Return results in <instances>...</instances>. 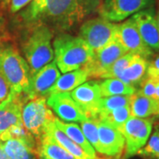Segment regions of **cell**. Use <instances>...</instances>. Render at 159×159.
<instances>
[{"label":"cell","mask_w":159,"mask_h":159,"mask_svg":"<svg viewBox=\"0 0 159 159\" xmlns=\"http://www.w3.org/2000/svg\"><path fill=\"white\" fill-rule=\"evenodd\" d=\"M148 66V59L136 55L133 61L120 74L118 79L136 88V86L139 85L142 80L145 78Z\"/></svg>","instance_id":"cell-22"},{"label":"cell","mask_w":159,"mask_h":159,"mask_svg":"<svg viewBox=\"0 0 159 159\" xmlns=\"http://www.w3.org/2000/svg\"><path fill=\"white\" fill-rule=\"evenodd\" d=\"M54 113L47 105L46 97L27 99L22 106L21 119L24 127L36 139H39L54 121Z\"/></svg>","instance_id":"cell-5"},{"label":"cell","mask_w":159,"mask_h":159,"mask_svg":"<svg viewBox=\"0 0 159 159\" xmlns=\"http://www.w3.org/2000/svg\"><path fill=\"white\" fill-rule=\"evenodd\" d=\"M70 94L89 119H97L98 103L102 98L98 80L86 81Z\"/></svg>","instance_id":"cell-15"},{"label":"cell","mask_w":159,"mask_h":159,"mask_svg":"<svg viewBox=\"0 0 159 159\" xmlns=\"http://www.w3.org/2000/svg\"><path fill=\"white\" fill-rule=\"evenodd\" d=\"M0 147L11 159H37L38 157L35 142L10 138L0 142Z\"/></svg>","instance_id":"cell-17"},{"label":"cell","mask_w":159,"mask_h":159,"mask_svg":"<svg viewBox=\"0 0 159 159\" xmlns=\"http://www.w3.org/2000/svg\"><path fill=\"white\" fill-rule=\"evenodd\" d=\"M156 100H157L159 102V80H157V87H156V93H155V97H154Z\"/></svg>","instance_id":"cell-34"},{"label":"cell","mask_w":159,"mask_h":159,"mask_svg":"<svg viewBox=\"0 0 159 159\" xmlns=\"http://www.w3.org/2000/svg\"><path fill=\"white\" fill-rule=\"evenodd\" d=\"M104 159H113V157H107V158H104Z\"/></svg>","instance_id":"cell-39"},{"label":"cell","mask_w":159,"mask_h":159,"mask_svg":"<svg viewBox=\"0 0 159 159\" xmlns=\"http://www.w3.org/2000/svg\"><path fill=\"white\" fill-rule=\"evenodd\" d=\"M45 133L49 134L57 143H59L63 148L66 149L76 159H93L79 145H77L75 142H73L63 131L57 128L54 125V121L49 125Z\"/></svg>","instance_id":"cell-23"},{"label":"cell","mask_w":159,"mask_h":159,"mask_svg":"<svg viewBox=\"0 0 159 159\" xmlns=\"http://www.w3.org/2000/svg\"><path fill=\"white\" fill-rule=\"evenodd\" d=\"M157 82V80L146 75L145 78L142 80L141 83L139 84L140 88H139V89L136 90V93L142 95L144 97L154 98L155 93H156Z\"/></svg>","instance_id":"cell-30"},{"label":"cell","mask_w":159,"mask_h":159,"mask_svg":"<svg viewBox=\"0 0 159 159\" xmlns=\"http://www.w3.org/2000/svg\"><path fill=\"white\" fill-rule=\"evenodd\" d=\"M80 128L88 142L90 143V145L96 150V152L99 153L100 145L97 119H87L84 121L80 122Z\"/></svg>","instance_id":"cell-28"},{"label":"cell","mask_w":159,"mask_h":159,"mask_svg":"<svg viewBox=\"0 0 159 159\" xmlns=\"http://www.w3.org/2000/svg\"><path fill=\"white\" fill-rule=\"evenodd\" d=\"M38 140L37 156L39 159H76L49 134H43Z\"/></svg>","instance_id":"cell-20"},{"label":"cell","mask_w":159,"mask_h":159,"mask_svg":"<svg viewBox=\"0 0 159 159\" xmlns=\"http://www.w3.org/2000/svg\"><path fill=\"white\" fill-rule=\"evenodd\" d=\"M47 105L64 122H82L87 119L86 113L74 101L70 92H59L48 96Z\"/></svg>","instance_id":"cell-10"},{"label":"cell","mask_w":159,"mask_h":159,"mask_svg":"<svg viewBox=\"0 0 159 159\" xmlns=\"http://www.w3.org/2000/svg\"><path fill=\"white\" fill-rule=\"evenodd\" d=\"M151 4V0H105L99 8L100 16L111 22H121L142 11Z\"/></svg>","instance_id":"cell-8"},{"label":"cell","mask_w":159,"mask_h":159,"mask_svg":"<svg viewBox=\"0 0 159 159\" xmlns=\"http://www.w3.org/2000/svg\"><path fill=\"white\" fill-rule=\"evenodd\" d=\"M136 55L127 52L124 56L119 57V59L112 64V66L102 74L101 79L106 78H119L120 74L126 68V66L130 64Z\"/></svg>","instance_id":"cell-29"},{"label":"cell","mask_w":159,"mask_h":159,"mask_svg":"<svg viewBox=\"0 0 159 159\" xmlns=\"http://www.w3.org/2000/svg\"><path fill=\"white\" fill-rule=\"evenodd\" d=\"M113 159H125L124 157H122V156L121 157H113Z\"/></svg>","instance_id":"cell-38"},{"label":"cell","mask_w":159,"mask_h":159,"mask_svg":"<svg viewBox=\"0 0 159 159\" xmlns=\"http://www.w3.org/2000/svg\"><path fill=\"white\" fill-rule=\"evenodd\" d=\"M90 78L88 70L84 67L74 70L60 75L55 84L49 90L48 96L59 92H70L81 85Z\"/></svg>","instance_id":"cell-18"},{"label":"cell","mask_w":159,"mask_h":159,"mask_svg":"<svg viewBox=\"0 0 159 159\" xmlns=\"http://www.w3.org/2000/svg\"><path fill=\"white\" fill-rule=\"evenodd\" d=\"M32 1L33 0H10V10L12 13H15Z\"/></svg>","instance_id":"cell-32"},{"label":"cell","mask_w":159,"mask_h":159,"mask_svg":"<svg viewBox=\"0 0 159 159\" xmlns=\"http://www.w3.org/2000/svg\"><path fill=\"white\" fill-rule=\"evenodd\" d=\"M100 154L107 157H121L125 149V139L122 133L107 121L97 119Z\"/></svg>","instance_id":"cell-14"},{"label":"cell","mask_w":159,"mask_h":159,"mask_svg":"<svg viewBox=\"0 0 159 159\" xmlns=\"http://www.w3.org/2000/svg\"><path fill=\"white\" fill-rule=\"evenodd\" d=\"M0 74L9 85L10 91L24 93L30 79V69L26 59L11 45L0 44Z\"/></svg>","instance_id":"cell-4"},{"label":"cell","mask_w":159,"mask_h":159,"mask_svg":"<svg viewBox=\"0 0 159 159\" xmlns=\"http://www.w3.org/2000/svg\"><path fill=\"white\" fill-rule=\"evenodd\" d=\"M52 47L54 62L63 74L84 67L94 56V51L80 36L58 34Z\"/></svg>","instance_id":"cell-2"},{"label":"cell","mask_w":159,"mask_h":159,"mask_svg":"<svg viewBox=\"0 0 159 159\" xmlns=\"http://www.w3.org/2000/svg\"><path fill=\"white\" fill-rule=\"evenodd\" d=\"M53 32L43 23H34L22 46L23 54L30 69V75L37 72L54 58L51 44Z\"/></svg>","instance_id":"cell-3"},{"label":"cell","mask_w":159,"mask_h":159,"mask_svg":"<svg viewBox=\"0 0 159 159\" xmlns=\"http://www.w3.org/2000/svg\"><path fill=\"white\" fill-rule=\"evenodd\" d=\"M27 100L23 93L10 91L4 101L0 102V141L12 126L22 124V106Z\"/></svg>","instance_id":"cell-12"},{"label":"cell","mask_w":159,"mask_h":159,"mask_svg":"<svg viewBox=\"0 0 159 159\" xmlns=\"http://www.w3.org/2000/svg\"><path fill=\"white\" fill-rule=\"evenodd\" d=\"M131 117H132V115H131L130 106L127 105V106H123V107L115 109L108 113L99 116L97 119H101L107 121L111 125H113L114 127H116L117 129L120 131L121 127L127 121V119Z\"/></svg>","instance_id":"cell-26"},{"label":"cell","mask_w":159,"mask_h":159,"mask_svg":"<svg viewBox=\"0 0 159 159\" xmlns=\"http://www.w3.org/2000/svg\"><path fill=\"white\" fill-rule=\"evenodd\" d=\"M132 18L144 43L153 51H159V29L153 8L138 11Z\"/></svg>","instance_id":"cell-16"},{"label":"cell","mask_w":159,"mask_h":159,"mask_svg":"<svg viewBox=\"0 0 159 159\" xmlns=\"http://www.w3.org/2000/svg\"><path fill=\"white\" fill-rule=\"evenodd\" d=\"M156 19H157V26H158L159 29V5L158 8H157V13H156Z\"/></svg>","instance_id":"cell-36"},{"label":"cell","mask_w":159,"mask_h":159,"mask_svg":"<svg viewBox=\"0 0 159 159\" xmlns=\"http://www.w3.org/2000/svg\"><path fill=\"white\" fill-rule=\"evenodd\" d=\"M54 125H56L57 128L63 131L73 142H75L77 145H79L91 158H97L96 150L91 146L90 143L88 142L81 128L77 124L73 123V122H64L55 117Z\"/></svg>","instance_id":"cell-21"},{"label":"cell","mask_w":159,"mask_h":159,"mask_svg":"<svg viewBox=\"0 0 159 159\" xmlns=\"http://www.w3.org/2000/svg\"><path fill=\"white\" fill-rule=\"evenodd\" d=\"M10 92V88L6 80L0 74V102L6 99Z\"/></svg>","instance_id":"cell-33"},{"label":"cell","mask_w":159,"mask_h":159,"mask_svg":"<svg viewBox=\"0 0 159 159\" xmlns=\"http://www.w3.org/2000/svg\"><path fill=\"white\" fill-rule=\"evenodd\" d=\"M127 51L119 40H113L103 48L94 52L91 60L84 66L88 70L90 78H100L119 57L124 56Z\"/></svg>","instance_id":"cell-9"},{"label":"cell","mask_w":159,"mask_h":159,"mask_svg":"<svg viewBox=\"0 0 159 159\" xmlns=\"http://www.w3.org/2000/svg\"><path fill=\"white\" fill-rule=\"evenodd\" d=\"M101 0H33L21 13L25 21L66 31L99 11Z\"/></svg>","instance_id":"cell-1"},{"label":"cell","mask_w":159,"mask_h":159,"mask_svg":"<svg viewBox=\"0 0 159 159\" xmlns=\"http://www.w3.org/2000/svg\"><path fill=\"white\" fill-rule=\"evenodd\" d=\"M60 76V71L54 61L47 64L30 75L29 86L23 93L27 99L37 97H48L49 90Z\"/></svg>","instance_id":"cell-13"},{"label":"cell","mask_w":159,"mask_h":159,"mask_svg":"<svg viewBox=\"0 0 159 159\" xmlns=\"http://www.w3.org/2000/svg\"><path fill=\"white\" fill-rule=\"evenodd\" d=\"M131 96H112V97H102L99 101L97 107V119L99 116L108 113L115 109L129 105Z\"/></svg>","instance_id":"cell-25"},{"label":"cell","mask_w":159,"mask_h":159,"mask_svg":"<svg viewBox=\"0 0 159 159\" xmlns=\"http://www.w3.org/2000/svg\"><path fill=\"white\" fill-rule=\"evenodd\" d=\"M130 110L132 117L147 119L153 116H159V102L155 98H150L134 93L131 96Z\"/></svg>","instance_id":"cell-19"},{"label":"cell","mask_w":159,"mask_h":159,"mask_svg":"<svg viewBox=\"0 0 159 159\" xmlns=\"http://www.w3.org/2000/svg\"><path fill=\"white\" fill-rule=\"evenodd\" d=\"M143 159H159V125H157L148 142L137 153Z\"/></svg>","instance_id":"cell-27"},{"label":"cell","mask_w":159,"mask_h":159,"mask_svg":"<svg viewBox=\"0 0 159 159\" xmlns=\"http://www.w3.org/2000/svg\"><path fill=\"white\" fill-rule=\"evenodd\" d=\"M146 75L154 79L159 80V55L154 57L151 61H148Z\"/></svg>","instance_id":"cell-31"},{"label":"cell","mask_w":159,"mask_h":159,"mask_svg":"<svg viewBox=\"0 0 159 159\" xmlns=\"http://www.w3.org/2000/svg\"><path fill=\"white\" fill-rule=\"evenodd\" d=\"M118 23L102 17L87 20L80 28V35L95 51L103 48L117 37Z\"/></svg>","instance_id":"cell-7"},{"label":"cell","mask_w":159,"mask_h":159,"mask_svg":"<svg viewBox=\"0 0 159 159\" xmlns=\"http://www.w3.org/2000/svg\"><path fill=\"white\" fill-rule=\"evenodd\" d=\"M0 159H11L6 155V152L3 150V148L1 147H0Z\"/></svg>","instance_id":"cell-35"},{"label":"cell","mask_w":159,"mask_h":159,"mask_svg":"<svg viewBox=\"0 0 159 159\" xmlns=\"http://www.w3.org/2000/svg\"><path fill=\"white\" fill-rule=\"evenodd\" d=\"M117 39L129 53L139 55L148 59L154 51L142 40L134 19L131 17L118 23Z\"/></svg>","instance_id":"cell-11"},{"label":"cell","mask_w":159,"mask_h":159,"mask_svg":"<svg viewBox=\"0 0 159 159\" xmlns=\"http://www.w3.org/2000/svg\"><path fill=\"white\" fill-rule=\"evenodd\" d=\"M102 97L112 96H131L136 92L137 89L118 78H106L99 81Z\"/></svg>","instance_id":"cell-24"},{"label":"cell","mask_w":159,"mask_h":159,"mask_svg":"<svg viewBox=\"0 0 159 159\" xmlns=\"http://www.w3.org/2000/svg\"><path fill=\"white\" fill-rule=\"evenodd\" d=\"M0 2H1L4 6H7L8 4H10V0H0Z\"/></svg>","instance_id":"cell-37"},{"label":"cell","mask_w":159,"mask_h":159,"mask_svg":"<svg viewBox=\"0 0 159 159\" xmlns=\"http://www.w3.org/2000/svg\"><path fill=\"white\" fill-rule=\"evenodd\" d=\"M154 119L131 117L121 127L125 139L124 158H129L137 155L140 149L146 144L152 133Z\"/></svg>","instance_id":"cell-6"}]
</instances>
